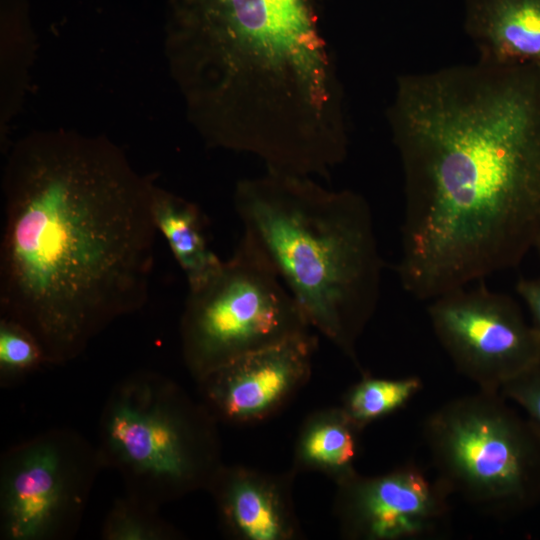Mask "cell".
I'll return each mask as SVG.
<instances>
[{
    "instance_id": "cell-1",
    "label": "cell",
    "mask_w": 540,
    "mask_h": 540,
    "mask_svg": "<svg viewBox=\"0 0 540 540\" xmlns=\"http://www.w3.org/2000/svg\"><path fill=\"white\" fill-rule=\"evenodd\" d=\"M404 290L430 301L518 265L540 235V69L477 60L396 79Z\"/></svg>"
},
{
    "instance_id": "cell-2",
    "label": "cell",
    "mask_w": 540,
    "mask_h": 540,
    "mask_svg": "<svg viewBox=\"0 0 540 540\" xmlns=\"http://www.w3.org/2000/svg\"><path fill=\"white\" fill-rule=\"evenodd\" d=\"M5 152L0 319L65 364L146 304L156 183L104 135L38 130Z\"/></svg>"
},
{
    "instance_id": "cell-3",
    "label": "cell",
    "mask_w": 540,
    "mask_h": 540,
    "mask_svg": "<svg viewBox=\"0 0 540 540\" xmlns=\"http://www.w3.org/2000/svg\"><path fill=\"white\" fill-rule=\"evenodd\" d=\"M233 201L241 239L276 273L310 327L356 363L383 271L367 200L313 177L267 171L238 181Z\"/></svg>"
},
{
    "instance_id": "cell-4",
    "label": "cell",
    "mask_w": 540,
    "mask_h": 540,
    "mask_svg": "<svg viewBox=\"0 0 540 540\" xmlns=\"http://www.w3.org/2000/svg\"><path fill=\"white\" fill-rule=\"evenodd\" d=\"M217 422L172 379L141 370L110 392L96 446L103 467L119 473L126 493L160 507L207 490L223 465Z\"/></svg>"
},
{
    "instance_id": "cell-5",
    "label": "cell",
    "mask_w": 540,
    "mask_h": 540,
    "mask_svg": "<svg viewBox=\"0 0 540 540\" xmlns=\"http://www.w3.org/2000/svg\"><path fill=\"white\" fill-rule=\"evenodd\" d=\"M423 437L450 494L498 516L540 504V429L500 392L445 403L425 420Z\"/></svg>"
},
{
    "instance_id": "cell-6",
    "label": "cell",
    "mask_w": 540,
    "mask_h": 540,
    "mask_svg": "<svg viewBox=\"0 0 540 540\" xmlns=\"http://www.w3.org/2000/svg\"><path fill=\"white\" fill-rule=\"evenodd\" d=\"M298 304L263 257L243 239L218 270L189 287L181 349L195 379L247 354L309 333Z\"/></svg>"
},
{
    "instance_id": "cell-7",
    "label": "cell",
    "mask_w": 540,
    "mask_h": 540,
    "mask_svg": "<svg viewBox=\"0 0 540 540\" xmlns=\"http://www.w3.org/2000/svg\"><path fill=\"white\" fill-rule=\"evenodd\" d=\"M103 464L78 432H41L4 452L0 462V536L64 540L82 520Z\"/></svg>"
},
{
    "instance_id": "cell-8",
    "label": "cell",
    "mask_w": 540,
    "mask_h": 540,
    "mask_svg": "<svg viewBox=\"0 0 540 540\" xmlns=\"http://www.w3.org/2000/svg\"><path fill=\"white\" fill-rule=\"evenodd\" d=\"M470 285L430 300L427 313L456 369L479 390L500 392L540 362V337L510 296Z\"/></svg>"
},
{
    "instance_id": "cell-9",
    "label": "cell",
    "mask_w": 540,
    "mask_h": 540,
    "mask_svg": "<svg viewBox=\"0 0 540 540\" xmlns=\"http://www.w3.org/2000/svg\"><path fill=\"white\" fill-rule=\"evenodd\" d=\"M450 492L414 464L337 484L334 513L341 534L355 540H409L438 535L450 515Z\"/></svg>"
},
{
    "instance_id": "cell-10",
    "label": "cell",
    "mask_w": 540,
    "mask_h": 540,
    "mask_svg": "<svg viewBox=\"0 0 540 540\" xmlns=\"http://www.w3.org/2000/svg\"><path fill=\"white\" fill-rule=\"evenodd\" d=\"M316 346L309 332L220 366L196 379L200 401L218 422L266 420L308 382Z\"/></svg>"
},
{
    "instance_id": "cell-11",
    "label": "cell",
    "mask_w": 540,
    "mask_h": 540,
    "mask_svg": "<svg viewBox=\"0 0 540 540\" xmlns=\"http://www.w3.org/2000/svg\"><path fill=\"white\" fill-rule=\"evenodd\" d=\"M294 471L271 474L222 465L207 490L221 530L236 540H294L301 536L292 500Z\"/></svg>"
},
{
    "instance_id": "cell-12",
    "label": "cell",
    "mask_w": 540,
    "mask_h": 540,
    "mask_svg": "<svg viewBox=\"0 0 540 540\" xmlns=\"http://www.w3.org/2000/svg\"><path fill=\"white\" fill-rule=\"evenodd\" d=\"M464 28L479 61L540 64V0H466Z\"/></svg>"
},
{
    "instance_id": "cell-13",
    "label": "cell",
    "mask_w": 540,
    "mask_h": 540,
    "mask_svg": "<svg viewBox=\"0 0 540 540\" xmlns=\"http://www.w3.org/2000/svg\"><path fill=\"white\" fill-rule=\"evenodd\" d=\"M362 430L341 406L311 413L295 441L293 471L320 472L336 485L354 476Z\"/></svg>"
},
{
    "instance_id": "cell-14",
    "label": "cell",
    "mask_w": 540,
    "mask_h": 540,
    "mask_svg": "<svg viewBox=\"0 0 540 540\" xmlns=\"http://www.w3.org/2000/svg\"><path fill=\"white\" fill-rule=\"evenodd\" d=\"M154 218L160 233L184 272L188 288L199 285L221 266L206 235V223L193 202L156 184L153 198Z\"/></svg>"
},
{
    "instance_id": "cell-15",
    "label": "cell",
    "mask_w": 540,
    "mask_h": 540,
    "mask_svg": "<svg viewBox=\"0 0 540 540\" xmlns=\"http://www.w3.org/2000/svg\"><path fill=\"white\" fill-rule=\"evenodd\" d=\"M35 55L27 22L5 18L1 41V142L6 148L10 123L22 107Z\"/></svg>"
},
{
    "instance_id": "cell-16",
    "label": "cell",
    "mask_w": 540,
    "mask_h": 540,
    "mask_svg": "<svg viewBox=\"0 0 540 540\" xmlns=\"http://www.w3.org/2000/svg\"><path fill=\"white\" fill-rule=\"evenodd\" d=\"M422 388L416 376L400 379L364 375L344 395L342 409L362 429L406 405Z\"/></svg>"
},
{
    "instance_id": "cell-17",
    "label": "cell",
    "mask_w": 540,
    "mask_h": 540,
    "mask_svg": "<svg viewBox=\"0 0 540 540\" xmlns=\"http://www.w3.org/2000/svg\"><path fill=\"white\" fill-rule=\"evenodd\" d=\"M159 507L126 493L116 499L101 526L105 540H174L181 533L162 518Z\"/></svg>"
},
{
    "instance_id": "cell-18",
    "label": "cell",
    "mask_w": 540,
    "mask_h": 540,
    "mask_svg": "<svg viewBox=\"0 0 540 540\" xmlns=\"http://www.w3.org/2000/svg\"><path fill=\"white\" fill-rule=\"evenodd\" d=\"M43 364V352L33 336L14 322L0 319L1 384H12Z\"/></svg>"
},
{
    "instance_id": "cell-19",
    "label": "cell",
    "mask_w": 540,
    "mask_h": 540,
    "mask_svg": "<svg viewBox=\"0 0 540 540\" xmlns=\"http://www.w3.org/2000/svg\"><path fill=\"white\" fill-rule=\"evenodd\" d=\"M540 429V362L506 383L500 390Z\"/></svg>"
},
{
    "instance_id": "cell-20",
    "label": "cell",
    "mask_w": 540,
    "mask_h": 540,
    "mask_svg": "<svg viewBox=\"0 0 540 540\" xmlns=\"http://www.w3.org/2000/svg\"><path fill=\"white\" fill-rule=\"evenodd\" d=\"M516 290L525 303L531 324L540 337V276L529 279H521Z\"/></svg>"
},
{
    "instance_id": "cell-21",
    "label": "cell",
    "mask_w": 540,
    "mask_h": 540,
    "mask_svg": "<svg viewBox=\"0 0 540 540\" xmlns=\"http://www.w3.org/2000/svg\"><path fill=\"white\" fill-rule=\"evenodd\" d=\"M535 248L538 250V252L540 254V235H539L538 240L536 242Z\"/></svg>"
},
{
    "instance_id": "cell-22",
    "label": "cell",
    "mask_w": 540,
    "mask_h": 540,
    "mask_svg": "<svg viewBox=\"0 0 540 540\" xmlns=\"http://www.w3.org/2000/svg\"><path fill=\"white\" fill-rule=\"evenodd\" d=\"M537 66H538V67H539V69H540V64H537Z\"/></svg>"
}]
</instances>
